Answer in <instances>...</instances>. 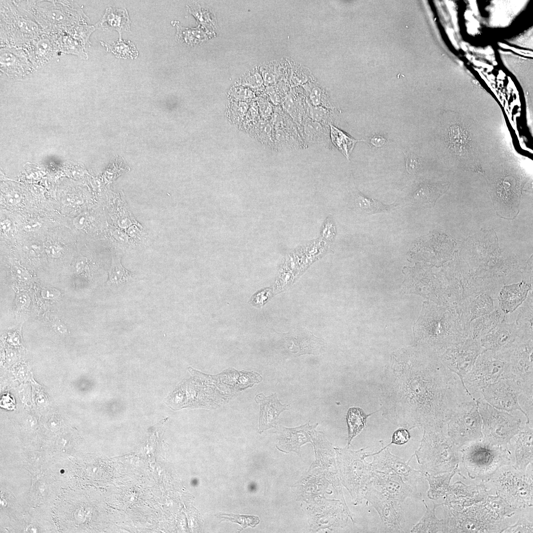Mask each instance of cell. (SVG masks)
<instances>
[{
	"instance_id": "obj_1",
	"label": "cell",
	"mask_w": 533,
	"mask_h": 533,
	"mask_svg": "<svg viewBox=\"0 0 533 533\" xmlns=\"http://www.w3.org/2000/svg\"><path fill=\"white\" fill-rule=\"evenodd\" d=\"M380 402L382 417L391 423L422 431L446 425L475 400L438 355L416 347L392 355L384 369Z\"/></svg>"
},
{
	"instance_id": "obj_2",
	"label": "cell",
	"mask_w": 533,
	"mask_h": 533,
	"mask_svg": "<svg viewBox=\"0 0 533 533\" xmlns=\"http://www.w3.org/2000/svg\"><path fill=\"white\" fill-rule=\"evenodd\" d=\"M469 327L459 306L425 302L415 331L417 347L439 356L468 338Z\"/></svg>"
},
{
	"instance_id": "obj_3",
	"label": "cell",
	"mask_w": 533,
	"mask_h": 533,
	"mask_svg": "<svg viewBox=\"0 0 533 533\" xmlns=\"http://www.w3.org/2000/svg\"><path fill=\"white\" fill-rule=\"evenodd\" d=\"M414 456L424 474L436 475L453 471L461 462L460 449L449 438L446 425L424 429Z\"/></svg>"
},
{
	"instance_id": "obj_4",
	"label": "cell",
	"mask_w": 533,
	"mask_h": 533,
	"mask_svg": "<svg viewBox=\"0 0 533 533\" xmlns=\"http://www.w3.org/2000/svg\"><path fill=\"white\" fill-rule=\"evenodd\" d=\"M47 33L59 34L74 26L87 24L88 17L75 1L14 0Z\"/></svg>"
},
{
	"instance_id": "obj_5",
	"label": "cell",
	"mask_w": 533,
	"mask_h": 533,
	"mask_svg": "<svg viewBox=\"0 0 533 533\" xmlns=\"http://www.w3.org/2000/svg\"><path fill=\"white\" fill-rule=\"evenodd\" d=\"M461 460L468 477L484 483L490 481L502 466L512 464L508 447L494 445L483 438L460 448Z\"/></svg>"
},
{
	"instance_id": "obj_6",
	"label": "cell",
	"mask_w": 533,
	"mask_h": 533,
	"mask_svg": "<svg viewBox=\"0 0 533 533\" xmlns=\"http://www.w3.org/2000/svg\"><path fill=\"white\" fill-rule=\"evenodd\" d=\"M44 32L14 1H0V47L22 48Z\"/></svg>"
},
{
	"instance_id": "obj_7",
	"label": "cell",
	"mask_w": 533,
	"mask_h": 533,
	"mask_svg": "<svg viewBox=\"0 0 533 533\" xmlns=\"http://www.w3.org/2000/svg\"><path fill=\"white\" fill-rule=\"evenodd\" d=\"M366 448L358 451L347 448L338 449L342 481L349 492L355 504L361 503L374 473L370 463L365 460L370 453Z\"/></svg>"
},
{
	"instance_id": "obj_8",
	"label": "cell",
	"mask_w": 533,
	"mask_h": 533,
	"mask_svg": "<svg viewBox=\"0 0 533 533\" xmlns=\"http://www.w3.org/2000/svg\"><path fill=\"white\" fill-rule=\"evenodd\" d=\"M490 481L495 486L496 494L513 507L518 510L533 506V470L528 473L517 470L512 465H505Z\"/></svg>"
},
{
	"instance_id": "obj_9",
	"label": "cell",
	"mask_w": 533,
	"mask_h": 533,
	"mask_svg": "<svg viewBox=\"0 0 533 533\" xmlns=\"http://www.w3.org/2000/svg\"><path fill=\"white\" fill-rule=\"evenodd\" d=\"M482 421L483 439L496 445L508 447L522 428L520 419L490 405L482 398L475 400Z\"/></svg>"
},
{
	"instance_id": "obj_10",
	"label": "cell",
	"mask_w": 533,
	"mask_h": 533,
	"mask_svg": "<svg viewBox=\"0 0 533 533\" xmlns=\"http://www.w3.org/2000/svg\"><path fill=\"white\" fill-rule=\"evenodd\" d=\"M506 359L491 350H486L477 357L470 371L463 379V383L475 399L481 397V392L488 385L505 379Z\"/></svg>"
},
{
	"instance_id": "obj_11",
	"label": "cell",
	"mask_w": 533,
	"mask_h": 533,
	"mask_svg": "<svg viewBox=\"0 0 533 533\" xmlns=\"http://www.w3.org/2000/svg\"><path fill=\"white\" fill-rule=\"evenodd\" d=\"M442 280L449 305H461L475 295L485 293L482 281L470 273L460 261H455L450 266Z\"/></svg>"
},
{
	"instance_id": "obj_12",
	"label": "cell",
	"mask_w": 533,
	"mask_h": 533,
	"mask_svg": "<svg viewBox=\"0 0 533 533\" xmlns=\"http://www.w3.org/2000/svg\"><path fill=\"white\" fill-rule=\"evenodd\" d=\"M446 429L451 441L460 449L482 439V421L476 402L452 415L446 423Z\"/></svg>"
},
{
	"instance_id": "obj_13",
	"label": "cell",
	"mask_w": 533,
	"mask_h": 533,
	"mask_svg": "<svg viewBox=\"0 0 533 533\" xmlns=\"http://www.w3.org/2000/svg\"><path fill=\"white\" fill-rule=\"evenodd\" d=\"M533 339L514 347L507 354L505 379L516 381L522 393L533 396Z\"/></svg>"
},
{
	"instance_id": "obj_14",
	"label": "cell",
	"mask_w": 533,
	"mask_h": 533,
	"mask_svg": "<svg viewBox=\"0 0 533 533\" xmlns=\"http://www.w3.org/2000/svg\"><path fill=\"white\" fill-rule=\"evenodd\" d=\"M381 449L374 453H370V456L373 459L370 464L374 471L397 474L412 487L417 489V485L423 480H425L424 473L419 470L411 467L409 462L414 456L413 454L408 461H406L397 456L391 453L388 447L384 446L382 441Z\"/></svg>"
},
{
	"instance_id": "obj_15",
	"label": "cell",
	"mask_w": 533,
	"mask_h": 533,
	"mask_svg": "<svg viewBox=\"0 0 533 533\" xmlns=\"http://www.w3.org/2000/svg\"><path fill=\"white\" fill-rule=\"evenodd\" d=\"M485 350L479 341L468 338L447 348L439 357L442 363L462 381L478 356Z\"/></svg>"
},
{
	"instance_id": "obj_16",
	"label": "cell",
	"mask_w": 533,
	"mask_h": 533,
	"mask_svg": "<svg viewBox=\"0 0 533 533\" xmlns=\"http://www.w3.org/2000/svg\"><path fill=\"white\" fill-rule=\"evenodd\" d=\"M364 498L378 512L388 532H402L406 520L401 502L388 497L368 485Z\"/></svg>"
},
{
	"instance_id": "obj_17",
	"label": "cell",
	"mask_w": 533,
	"mask_h": 533,
	"mask_svg": "<svg viewBox=\"0 0 533 533\" xmlns=\"http://www.w3.org/2000/svg\"><path fill=\"white\" fill-rule=\"evenodd\" d=\"M522 392L520 385L516 381L503 379L483 388L480 398L496 409L510 413L520 412L525 417L519 402Z\"/></svg>"
},
{
	"instance_id": "obj_18",
	"label": "cell",
	"mask_w": 533,
	"mask_h": 533,
	"mask_svg": "<svg viewBox=\"0 0 533 533\" xmlns=\"http://www.w3.org/2000/svg\"><path fill=\"white\" fill-rule=\"evenodd\" d=\"M482 347L505 355L516 345L525 342L514 322H507L505 315L501 322L491 332L479 340Z\"/></svg>"
},
{
	"instance_id": "obj_19",
	"label": "cell",
	"mask_w": 533,
	"mask_h": 533,
	"mask_svg": "<svg viewBox=\"0 0 533 533\" xmlns=\"http://www.w3.org/2000/svg\"><path fill=\"white\" fill-rule=\"evenodd\" d=\"M1 77L20 80L29 77L35 70L26 52L14 46L0 47Z\"/></svg>"
},
{
	"instance_id": "obj_20",
	"label": "cell",
	"mask_w": 533,
	"mask_h": 533,
	"mask_svg": "<svg viewBox=\"0 0 533 533\" xmlns=\"http://www.w3.org/2000/svg\"><path fill=\"white\" fill-rule=\"evenodd\" d=\"M489 491L484 483L466 485L461 481L451 485L450 493L444 497L445 501L440 503L448 509L460 511L466 508L485 500Z\"/></svg>"
},
{
	"instance_id": "obj_21",
	"label": "cell",
	"mask_w": 533,
	"mask_h": 533,
	"mask_svg": "<svg viewBox=\"0 0 533 533\" xmlns=\"http://www.w3.org/2000/svg\"><path fill=\"white\" fill-rule=\"evenodd\" d=\"M382 494L401 502L408 498L422 499V495L417 489L405 482L397 474L374 471L369 484Z\"/></svg>"
},
{
	"instance_id": "obj_22",
	"label": "cell",
	"mask_w": 533,
	"mask_h": 533,
	"mask_svg": "<svg viewBox=\"0 0 533 533\" xmlns=\"http://www.w3.org/2000/svg\"><path fill=\"white\" fill-rule=\"evenodd\" d=\"M22 48L28 55L35 70L62 54L58 34L45 32Z\"/></svg>"
},
{
	"instance_id": "obj_23",
	"label": "cell",
	"mask_w": 533,
	"mask_h": 533,
	"mask_svg": "<svg viewBox=\"0 0 533 533\" xmlns=\"http://www.w3.org/2000/svg\"><path fill=\"white\" fill-rule=\"evenodd\" d=\"M96 28L95 26L87 24H79L58 34L61 53L74 54L82 59H87V49L90 45L89 37Z\"/></svg>"
},
{
	"instance_id": "obj_24",
	"label": "cell",
	"mask_w": 533,
	"mask_h": 533,
	"mask_svg": "<svg viewBox=\"0 0 533 533\" xmlns=\"http://www.w3.org/2000/svg\"><path fill=\"white\" fill-rule=\"evenodd\" d=\"M532 290L533 282L525 279L503 285L496 297L498 307L504 315L513 313L525 301Z\"/></svg>"
},
{
	"instance_id": "obj_25",
	"label": "cell",
	"mask_w": 533,
	"mask_h": 533,
	"mask_svg": "<svg viewBox=\"0 0 533 533\" xmlns=\"http://www.w3.org/2000/svg\"><path fill=\"white\" fill-rule=\"evenodd\" d=\"M515 449V462L512 466L526 472L533 462V426L525 423L521 431L511 439Z\"/></svg>"
},
{
	"instance_id": "obj_26",
	"label": "cell",
	"mask_w": 533,
	"mask_h": 533,
	"mask_svg": "<svg viewBox=\"0 0 533 533\" xmlns=\"http://www.w3.org/2000/svg\"><path fill=\"white\" fill-rule=\"evenodd\" d=\"M255 400L260 406L259 428L261 431L272 427L276 423L279 414L289 407V405L282 404L276 394L267 397L259 394Z\"/></svg>"
},
{
	"instance_id": "obj_27",
	"label": "cell",
	"mask_w": 533,
	"mask_h": 533,
	"mask_svg": "<svg viewBox=\"0 0 533 533\" xmlns=\"http://www.w3.org/2000/svg\"><path fill=\"white\" fill-rule=\"evenodd\" d=\"M495 299L486 293H478L460 306L463 317L469 324L473 320L488 314L496 307Z\"/></svg>"
},
{
	"instance_id": "obj_28",
	"label": "cell",
	"mask_w": 533,
	"mask_h": 533,
	"mask_svg": "<svg viewBox=\"0 0 533 533\" xmlns=\"http://www.w3.org/2000/svg\"><path fill=\"white\" fill-rule=\"evenodd\" d=\"M422 501L426 511L420 520L413 527L411 533H450L448 520L445 518L439 519L436 515V509L441 506L440 503L433 502V507L430 509L425 500Z\"/></svg>"
},
{
	"instance_id": "obj_29",
	"label": "cell",
	"mask_w": 533,
	"mask_h": 533,
	"mask_svg": "<svg viewBox=\"0 0 533 533\" xmlns=\"http://www.w3.org/2000/svg\"><path fill=\"white\" fill-rule=\"evenodd\" d=\"M130 24L129 17L126 9L110 7L106 9L102 18L95 26L96 28L117 31L119 39H121V34L130 31Z\"/></svg>"
},
{
	"instance_id": "obj_30",
	"label": "cell",
	"mask_w": 533,
	"mask_h": 533,
	"mask_svg": "<svg viewBox=\"0 0 533 533\" xmlns=\"http://www.w3.org/2000/svg\"><path fill=\"white\" fill-rule=\"evenodd\" d=\"M504 316L497 306L491 313L473 320L469 324L468 338L479 341L495 328Z\"/></svg>"
},
{
	"instance_id": "obj_31",
	"label": "cell",
	"mask_w": 533,
	"mask_h": 533,
	"mask_svg": "<svg viewBox=\"0 0 533 533\" xmlns=\"http://www.w3.org/2000/svg\"><path fill=\"white\" fill-rule=\"evenodd\" d=\"M533 290L531 291L527 299L517 309L514 322L524 341L533 339Z\"/></svg>"
},
{
	"instance_id": "obj_32",
	"label": "cell",
	"mask_w": 533,
	"mask_h": 533,
	"mask_svg": "<svg viewBox=\"0 0 533 533\" xmlns=\"http://www.w3.org/2000/svg\"><path fill=\"white\" fill-rule=\"evenodd\" d=\"M456 474L465 478L459 471L458 466L451 472L436 475L425 474V479L429 484V489L427 492L428 498L436 500L440 497H445L448 495L451 489V481Z\"/></svg>"
},
{
	"instance_id": "obj_33",
	"label": "cell",
	"mask_w": 533,
	"mask_h": 533,
	"mask_svg": "<svg viewBox=\"0 0 533 533\" xmlns=\"http://www.w3.org/2000/svg\"><path fill=\"white\" fill-rule=\"evenodd\" d=\"M449 186V183L444 182L421 183L414 192V199L422 206L432 207Z\"/></svg>"
},
{
	"instance_id": "obj_34",
	"label": "cell",
	"mask_w": 533,
	"mask_h": 533,
	"mask_svg": "<svg viewBox=\"0 0 533 533\" xmlns=\"http://www.w3.org/2000/svg\"><path fill=\"white\" fill-rule=\"evenodd\" d=\"M482 503L490 515L497 522H503L513 516L517 509L511 506L501 496L488 495Z\"/></svg>"
},
{
	"instance_id": "obj_35",
	"label": "cell",
	"mask_w": 533,
	"mask_h": 533,
	"mask_svg": "<svg viewBox=\"0 0 533 533\" xmlns=\"http://www.w3.org/2000/svg\"><path fill=\"white\" fill-rule=\"evenodd\" d=\"M372 414H366L364 411L359 407H351L348 409L346 416L347 447L350 445L353 439L364 428L368 418Z\"/></svg>"
},
{
	"instance_id": "obj_36",
	"label": "cell",
	"mask_w": 533,
	"mask_h": 533,
	"mask_svg": "<svg viewBox=\"0 0 533 533\" xmlns=\"http://www.w3.org/2000/svg\"><path fill=\"white\" fill-rule=\"evenodd\" d=\"M354 205L357 210L365 214H374L380 212H389L394 204L387 205L368 198L360 193H356L354 199Z\"/></svg>"
},
{
	"instance_id": "obj_37",
	"label": "cell",
	"mask_w": 533,
	"mask_h": 533,
	"mask_svg": "<svg viewBox=\"0 0 533 533\" xmlns=\"http://www.w3.org/2000/svg\"><path fill=\"white\" fill-rule=\"evenodd\" d=\"M330 137L332 143L349 159L350 154L353 149L355 144L362 140H355L348 136L333 124H329Z\"/></svg>"
},
{
	"instance_id": "obj_38",
	"label": "cell",
	"mask_w": 533,
	"mask_h": 533,
	"mask_svg": "<svg viewBox=\"0 0 533 533\" xmlns=\"http://www.w3.org/2000/svg\"><path fill=\"white\" fill-rule=\"evenodd\" d=\"M303 427L304 426L294 429L283 428L280 442L288 444L286 445L289 451H294L298 453L299 448L302 445L307 442H310L308 436L305 431L304 432V428Z\"/></svg>"
},
{
	"instance_id": "obj_39",
	"label": "cell",
	"mask_w": 533,
	"mask_h": 533,
	"mask_svg": "<svg viewBox=\"0 0 533 533\" xmlns=\"http://www.w3.org/2000/svg\"><path fill=\"white\" fill-rule=\"evenodd\" d=\"M100 43L106 48L107 51L112 53L117 58L132 59L137 58L138 55L136 47L129 40L121 39L111 44L103 41Z\"/></svg>"
},
{
	"instance_id": "obj_40",
	"label": "cell",
	"mask_w": 533,
	"mask_h": 533,
	"mask_svg": "<svg viewBox=\"0 0 533 533\" xmlns=\"http://www.w3.org/2000/svg\"><path fill=\"white\" fill-rule=\"evenodd\" d=\"M134 277V273L125 269L121 265L119 257L113 255L112 265L109 272L110 283L119 285L132 279Z\"/></svg>"
},
{
	"instance_id": "obj_41",
	"label": "cell",
	"mask_w": 533,
	"mask_h": 533,
	"mask_svg": "<svg viewBox=\"0 0 533 533\" xmlns=\"http://www.w3.org/2000/svg\"><path fill=\"white\" fill-rule=\"evenodd\" d=\"M324 126L311 119L305 120L304 123V132L305 138L312 142H323V140H329L327 133L324 128Z\"/></svg>"
},
{
	"instance_id": "obj_42",
	"label": "cell",
	"mask_w": 533,
	"mask_h": 533,
	"mask_svg": "<svg viewBox=\"0 0 533 533\" xmlns=\"http://www.w3.org/2000/svg\"><path fill=\"white\" fill-rule=\"evenodd\" d=\"M533 514L521 515L517 522L506 528L502 533H533Z\"/></svg>"
},
{
	"instance_id": "obj_43",
	"label": "cell",
	"mask_w": 533,
	"mask_h": 533,
	"mask_svg": "<svg viewBox=\"0 0 533 533\" xmlns=\"http://www.w3.org/2000/svg\"><path fill=\"white\" fill-rule=\"evenodd\" d=\"M310 119L324 126L332 124V115L328 109L323 106H313L309 111Z\"/></svg>"
},
{
	"instance_id": "obj_44",
	"label": "cell",
	"mask_w": 533,
	"mask_h": 533,
	"mask_svg": "<svg viewBox=\"0 0 533 533\" xmlns=\"http://www.w3.org/2000/svg\"><path fill=\"white\" fill-rule=\"evenodd\" d=\"M229 517H221L224 520H229L241 525L242 528L248 526L255 527L260 522L259 518L254 516L238 515L234 514H225Z\"/></svg>"
},
{
	"instance_id": "obj_45",
	"label": "cell",
	"mask_w": 533,
	"mask_h": 533,
	"mask_svg": "<svg viewBox=\"0 0 533 533\" xmlns=\"http://www.w3.org/2000/svg\"><path fill=\"white\" fill-rule=\"evenodd\" d=\"M409 431L407 428L399 427L393 432L391 442L385 446L388 447L392 444L397 445L405 444L411 438V435Z\"/></svg>"
},
{
	"instance_id": "obj_46",
	"label": "cell",
	"mask_w": 533,
	"mask_h": 533,
	"mask_svg": "<svg viewBox=\"0 0 533 533\" xmlns=\"http://www.w3.org/2000/svg\"><path fill=\"white\" fill-rule=\"evenodd\" d=\"M309 99L313 106H322L323 102V91L318 86L313 85L305 88Z\"/></svg>"
},
{
	"instance_id": "obj_47",
	"label": "cell",
	"mask_w": 533,
	"mask_h": 533,
	"mask_svg": "<svg viewBox=\"0 0 533 533\" xmlns=\"http://www.w3.org/2000/svg\"><path fill=\"white\" fill-rule=\"evenodd\" d=\"M12 270L15 277L21 281H26L30 278V274L28 271L19 265H13Z\"/></svg>"
},
{
	"instance_id": "obj_48",
	"label": "cell",
	"mask_w": 533,
	"mask_h": 533,
	"mask_svg": "<svg viewBox=\"0 0 533 533\" xmlns=\"http://www.w3.org/2000/svg\"><path fill=\"white\" fill-rule=\"evenodd\" d=\"M419 161L413 154L409 155L406 161L407 170L410 173L416 172L419 168Z\"/></svg>"
},
{
	"instance_id": "obj_49",
	"label": "cell",
	"mask_w": 533,
	"mask_h": 533,
	"mask_svg": "<svg viewBox=\"0 0 533 533\" xmlns=\"http://www.w3.org/2000/svg\"><path fill=\"white\" fill-rule=\"evenodd\" d=\"M45 252L49 257L57 258L61 255L62 248L57 244H51L46 247Z\"/></svg>"
},
{
	"instance_id": "obj_50",
	"label": "cell",
	"mask_w": 533,
	"mask_h": 533,
	"mask_svg": "<svg viewBox=\"0 0 533 533\" xmlns=\"http://www.w3.org/2000/svg\"><path fill=\"white\" fill-rule=\"evenodd\" d=\"M21 194L17 191H11L6 196V200L9 205H15L21 200Z\"/></svg>"
},
{
	"instance_id": "obj_51",
	"label": "cell",
	"mask_w": 533,
	"mask_h": 533,
	"mask_svg": "<svg viewBox=\"0 0 533 533\" xmlns=\"http://www.w3.org/2000/svg\"><path fill=\"white\" fill-rule=\"evenodd\" d=\"M62 202L65 205H80L83 202V200L78 195H69L62 199Z\"/></svg>"
},
{
	"instance_id": "obj_52",
	"label": "cell",
	"mask_w": 533,
	"mask_h": 533,
	"mask_svg": "<svg viewBox=\"0 0 533 533\" xmlns=\"http://www.w3.org/2000/svg\"><path fill=\"white\" fill-rule=\"evenodd\" d=\"M87 217L84 213L77 215L73 220L74 225L78 229H82L86 224Z\"/></svg>"
},
{
	"instance_id": "obj_53",
	"label": "cell",
	"mask_w": 533,
	"mask_h": 533,
	"mask_svg": "<svg viewBox=\"0 0 533 533\" xmlns=\"http://www.w3.org/2000/svg\"><path fill=\"white\" fill-rule=\"evenodd\" d=\"M40 227V224L38 222L29 221L24 224L23 228L26 231L31 232L38 230Z\"/></svg>"
},
{
	"instance_id": "obj_54",
	"label": "cell",
	"mask_w": 533,
	"mask_h": 533,
	"mask_svg": "<svg viewBox=\"0 0 533 533\" xmlns=\"http://www.w3.org/2000/svg\"><path fill=\"white\" fill-rule=\"evenodd\" d=\"M52 328L55 331L60 334H66L67 331L66 326L59 321H56L53 323Z\"/></svg>"
},
{
	"instance_id": "obj_55",
	"label": "cell",
	"mask_w": 533,
	"mask_h": 533,
	"mask_svg": "<svg viewBox=\"0 0 533 533\" xmlns=\"http://www.w3.org/2000/svg\"><path fill=\"white\" fill-rule=\"evenodd\" d=\"M29 298L28 296L24 294H20L16 298V304L19 307H24L29 304Z\"/></svg>"
},
{
	"instance_id": "obj_56",
	"label": "cell",
	"mask_w": 533,
	"mask_h": 533,
	"mask_svg": "<svg viewBox=\"0 0 533 533\" xmlns=\"http://www.w3.org/2000/svg\"><path fill=\"white\" fill-rule=\"evenodd\" d=\"M385 139L382 136L377 135L373 136L371 140V143L375 147L382 146L385 143Z\"/></svg>"
},
{
	"instance_id": "obj_57",
	"label": "cell",
	"mask_w": 533,
	"mask_h": 533,
	"mask_svg": "<svg viewBox=\"0 0 533 533\" xmlns=\"http://www.w3.org/2000/svg\"><path fill=\"white\" fill-rule=\"evenodd\" d=\"M113 237L120 242L125 243L127 241V237L125 234L118 229L114 230L113 233Z\"/></svg>"
},
{
	"instance_id": "obj_58",
	"label": "cell",
	"mask_w": 533,
	"mask_h": 533,
	"mask_svg": "<svg viewBox=\"0 0 533 533\" xmlns=\"http://www.w3.org/2000/svg\"><path fill=\"white\" fill-rule=\"evenodd\" d=\"M271 109V107L268 103H264L261 107V111L264 116H267L270 114Z\"/></svg>"
},
{
	"instance_id": "obj_59",
	"label": "cell",
	"mask_w": 533,
	"mask_h": 533,
	"mask_svg": "<svg viewBox=\"0 0 533 533\" xmlns=\"http://www.w3.org/2000/svg\"><path fill=\"white\" fill-rule=\"evenodd\" d=\"M264 78L265 80L268 83H272L275 81L274 76L270 73H265L264 74Z\"/></svg>"
},
{
	"instance_id": "obj_60",
	"label": "cell",
	"mask_w": 533,
	"mask_h": 533,
	"mask_svg": "<svg viewBox=\"0 0 533 533\" xmlns=\"http://www.w3.org/2000/svg\"><path fill=\"white\" fill-rule=\"evenodd\" d=\"M0 226H1V228L2 229V230L3 231L6 232V231H8L9 229V228H10V226H11L10 221L9 220H4L3 221H2L1 223Z\"/></svg>"
},
{
	"instance_id": "obj_61",
	"label": "cell",
	"mask_w": 533,
	"mask_h": 533,
	"mask_svg": "<svg viewBox=\"0 0 533 533\" xmlns=\"http://www.w3.org/2000/svg\"><path fill=\"white\" fill-rule=\"evenodd\" d=\"M83 266V263H82V262H78V263H77L76 265V268L77 270H81V269H82Z\"/></svg>"
}]
</instances>
